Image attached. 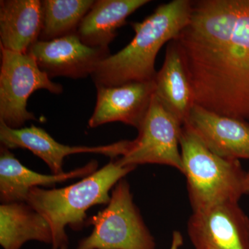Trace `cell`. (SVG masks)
Here are the masks:
<instances>
[{
	"instance_id": "6da1fadb",
	"label": "cell",
	"mask_w": 249,
	"mask_h": 249,
	"mask_svg": "<svg viewBox=\"0 0 249 249\" xmlns=\"http://www.w3.org/2000/svg\"><path fill=\"white\" fill-rule=\"evenodd\" d=\"M176 44L195 104L249 121V0H193Z\"/></svg>"
},
{
	"instance_id": "7a4b0ae2",
	"label": "cell",
	"mask_w": 249,
	"mask_h": 249,
	"mask_svg": "<svg viewBox=\"0 0 249 249\" xmlns=\"http://www.w3.org/2000/svg\"><path fill=\"white\" fill-rule=\"evenodd\" d=\"M191 11V0H173L160 5L142 22L132 23L135 32L132 40L100 62L91 75L96 86L155 81L157 54L184 29Z\"/></svg>"
},
{
	"instance_id": "3957f363",
	"label": "cell",
	"mask_w": 249,
	"mask_h": 249,
	"mask_svg": "<svg viewBox=\"0 0 249 249\" xmlns=\"http://www.w3.org/2000/svg\"><path fill=\"white\" fill-rule=\"evenodd\" d=\"M123 166L118 159L78 182L60 188H31L27 202L48 222L53 233L52 249L68 246L66 228L74 231L86 226L87 211L96 205L107 204L116 183L136 169Z\"/></svg>"
},
{
	"instance_id": "277c9868",
	"label": "cell",
	"mask_w": 249,
	"mask_h": 249,
	"mask_svg": "<svg viewBox=\"0 0 249 249\" xmlns=\"http://www.w3.org/2000/svg\"><path fill=\"white\" fill-rule=\"evenodd\" d=\"M180 149L193 212L225 203L238 202L245 195L247 172L240 160L215 155L186 124L181 129Z\"/></svg>"
},
{
	"instance_id": "5b68a950",
	"label": "cell",
	"mask_w": 249,
	"mask_h": 249,
	"mask_svg": "<svg viewBox=\"0 0 249 249\" xmlns=\"http://www.w3.org/2000/svg\"><path fill=\"white\" fill-rule=\"evenodd\" d=\"M92 232L76 249H156L155 237L134 201L130 185L124 178L111 192L107 206L87 219Z\"/></svg>"
},
{
	"instance_id": "8992f818",
	"label": "cell",
	"mask_w": 249,
	"mask_h": 249,
	"mask_svg": "<svg viewBox=\"0 0 249 249\" xmlns=\"http://www.w3.org/2000/svg\"><path fill=\"white\" fill-rule=\"evenodd\" d=\"M1 50L0 121L13 129L22 128L29 121H37L27 110V101L34 91L46 89L58 94L63 88L53 83L29 53Z\"/></svg>"
},
{
	"instance_id": "52a82bcc",
	"label": "cell",
	"mask_w": 249,
	"mask_h": 249,
	"mask_svg": "<svg viewBox=\"0 0 249 249\" xmlns=\"http://www.w3.org/2000/svg\"><path fill=\"white\" fill-rule=\"evenodd\" d=\"M182 126L154 95L146 116L138 129V137L129 141L127 152L118 160L123 166L168 165L183 174L180 149Z\"/></svg>"
},
{
	"instance_id": "ba28073f",
	"label": "cell",
	"mask_w": 249,
	"mask_h": 249,
	"mask_svg": "<svg viewBox=\"0 0 249 249\" xmlns=\"http://www.w3.org/2000/svg\"><path fill=\"white\" fill-rule=\"evenodd\" d=\"M187 232L195 249H249V217L238 202L193 212Z\"/></svg>"
},
{
	"instance_id": "9c48e42d",
	"label": "cell",
	"mask_w": 249,
	"mask_h": 249,
	"mask_svg": "<svg viewBox=\"0 0 249 249\" xmlns=\"http://www.w3.org/2000/svg\"><path fill=\"white\" fill-rule=\"evenodd\" d=\"M50 78L64 76L79 79L91 76L109 49L85 45L76 33L51 41H37L28 53Z\"/></svg>"
},
{
	"instance_id": "30bf717a",
	"label": "cell",
	"mask_w": 249,
	"mask_h": 249,
	"mask_svg": "<svg viewBox=\"0 0 249 249\" xmlns=\"http://www.w3.org/2000/svg\"><path fill=\"white\" fill-rule=\"evenodd\" d=\"M0 142L8 149H27L43 160L53 175H61L64 160L76 154H99L113 159L123 157L128 148L129 141H121L101 146H70L56 142L45 129L31 125L13 129L0 121Z\"/></svg>"
},
{
	"instance_id": "8fae6325",
	"label": "cell",
	"mask_w": 249,
	"mask_h": 249,
	"mask_svg": "<svg viewBox=\"0 0 249 249\" xmlns=\"http://www.w3.org/2000/svg\"><path fill=\"white\" fill-rule=\"evenodd\" d=\"M96 87L97 97L94 111L88 122L90 128L113 122L139 128L155 95V81Z\"/></svg>"
},
{
	"instance_id": "7c38bea8",
	"label": "cell",
	"mask_w": 249,
	"mask_h": 249,
	"mask_svg": "<svg viewBox=\"0 0 249 249\" xmlns=\"http://www.w3.org/2000/svg\"><path fill=\"white\" fill-rule=\"evenodd\" d=\"M183 124L215 155L249 160L248 121L219 115L195 104Z\"/></svg>"
},
{
	"instance_id": "4fadbf2b",
	"label": "cell",
	"mask_w": 249,
	"mask_h": 249,
	"mask_svg": "<svg viewBox=\"0 0 249 249\" xmlns=\"http://www.w3.org/2000/svg\"><path fill=\"white\" fill-rule=\"evenodd\" d=\"M98 161L91 160L81 168L61 175H43L29 169L15 157L9 149L0 148V201L1 204L25 202L31 188L55 186L67 180L84 178L96 172Z\"/></svg>"
},
{
	"instance_id": "5bb4252c",
	"label": "cell",
	"mask_w": 249,
	"mask_h": 249,
	"mask_svg": "<svg viewBox=\"0 0 249 249\" xmlns=\"http://www.w3.org/2000/svg\"><path fill=\"white\" fill-rule=\"evenodd\" d=\"M43 21L40 0H1L0 1V47L11 52L27 53L39 40Z\"/></svg>"
},
{
	"instance_id": "9a60e30c",
	"label": "cell",
	"mask_w": 249,
	"mask_h": 249,
	"mask_svg": "<svg viewBox=\"0 0 249 249\" xmlns=\"http://www.w3.org/2000/svg\"><path fill=\"white\" fill-rule=\"evenodd\" d=\"M149 0H98L80 22L76 34L85 45L109 49L117 30L126 24L127 18L148 4Z\"/></svg>"
},
{
	"instance_id": "2e32d148",
	"label": "cell",
	"mask_w": 249,
	"mask_h": 249,
	"mask_svg": "<svg viewBox=\"0 0 249 249\" xmlns=\"http://www.w3.org/2000/svg\"><path fill=\"white\" fill-rule=\"evenodd\" d=\"M155 95L181 124L195 105L193 89L175 41L168 42L164 62L155 80Z\"/></svg>"
},
{
	"instance_id": "e0dca14e",
	"label": "cell",
	"mask_w": 249,
	"mask_h": 249,
	"mask_svg": "<svg viewBox=\"0 0 249 249\" xmlns=\"http://www.w3.org/2000/svg\"><path fill=\"white\" fill-rule=\"evenodd\" d=\"M29 241L52 245L53 233L48 222L27 202L0 205V245L21 249Z\"/></svg>"
},
{
	"instance_id": "ac0fdd59",
	"label": "cell",
	"mask_w": 249,
	"mask_h": 249,
	"mask_svg": "<svg viewBox=\"0 0 249 249\" xmlns=\"http://www.w3.org/2000/svg\"><path fill=\"white\" fill-rule=\"evenodd\" d=\"M94 3L91 0H44L39 40L51 41L76 33Z\"/></svg>"
},
{
	"instance_id": "d6986e66",
	"label": "cell",
	"mask_w": 249,
	"mask_h": 249,
	"mask_svg": "<svg viewBox=\"0 0 249 249\" xmlns=\"http://www.w3.org/2000/svg\"><path fill=\"white\" fill-rule=\"evenodd\" d=\"M182 244V236L178 231L174 232L171 249H178Z\"/></svg>"
},
{
	"instance_id": "ffe728a7",
	"label": "cell",
	"mask_w": 249,
	"mask_h": 249,
	"mask_svg": "<svg viewBox=\"0 0 249 249\" xmlns=\"http://www.w3.org/2000/svg\"><path fill=\"white\" fill-rule=\"evenodd\" d=\"M244 191L245 195L249 194V172L246 174L245 183H244Z\"/></svg>"
},
{
	"instance_id": "44dd1931",
	"label": "cell",
	"mask_w": 249,
	"mask_h": 249,
	"mask_svg": "<svg viewBox=\"0 0 249 249\" xmlns=\"http://www.w3.org/2000/svg\"><path fill=\"white\" fill-rule=\"evenodd\" d=\"M59 249H68V246H63V247H62L61 248Z\"/></svg>"
}]
</instances>
